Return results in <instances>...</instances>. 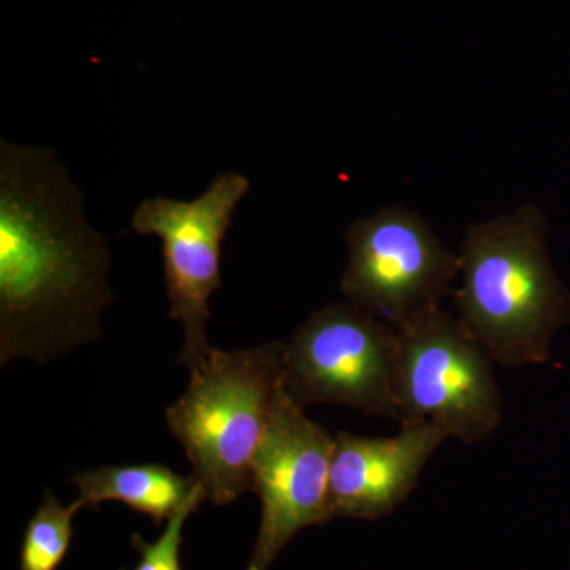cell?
I'll list each match as a JSON object with an SVG mask.
<instances>
[{"label": "cell", "instance_id": "6da1fadb", "mask_svg": "<svg viewBox=\"0 0 570 570\" xmlns=\"http://www.w3.org/2000/svg\"><path fill=\"white\" fill-rule=\"evenodd\" d=\"M107 238L89 224L85 195L39 146L0 141V362L47 365L102 337L111 305Z\"/></svg>", "mask_w": 570, "mask_h": 570}, {"label": "cell", "instance_id": "7a4b0ae2", "mask_svg": "<svg viewBox=\"0 0 570 570\" xmlns=\"http://www.w3.org/2000/svg\"><path fill=\"white\" fill-rule=\"evenodd\" d=\"M549 223L534 205L469 225L460 247L456 317L497 365L549 362L570 321V295L547 249Z\"/></svg>", "mask_w": 570, "mask_h": 570}, {"label": "cell", "instance_id": "3957f363", "mask_svg": "<svg viewBox=\"0 0 570 570\" xmlns=\"http://www.w3.org/2000/svg\"><path fill=\"white\" fill-rule=\"evenodd\" d=\"M285 348L279 341L235 352L213 347L165 412L195 480L216 508L253 491L254 456L283 387Z\"/></svg>", "mask_w": 570, "mask_h": 570}, {"label": "cell", "instance_id": "277c9868", "mask_svg": "<svg viewBox=\"0 0 570 570\" xmlns=\"http://www.w3.org/2000/svg\"><path fill=\"white\" fill-rule=\"evenodd\" d=\"M284 390L299 407L336 404L401 422L400 332L352 303L321 307L285 344Z\"/></svg>", "mask_w": 570, "mask_h": 570}, {"label": "cell", "instance_id": "5b68a950", "mask_svg": "<svg viewBox=\"0 0 570 570\" xmlns=\"http://www.w3.org/2000/svg\"><path fill=\"white\" fill-rule=\"evenodd\" d=\"M397 332L400 423L426 420L464 445L493 436L504 417L497 363L456 314L436 307Z\"/></svg>", "mask_w": 570, "mask_h": 570}, {"label": "cell", "instance_id": "8992f818", "mask_svg": "<svg viewBox=\"0 0 570 570\" xmlns=\"http://www.w3.org/2000/svg\"><path fill=\"white\" fill-rule=\"evenodd\" d=\"M250 183L245 175L225 171L194 200L146 198L132 216V230L163 242L164 277L171 321L181 322L184 344L179 363L194 371L213 351L206 337L212 317L209 299L223 287L220 257L232 219Z\"/></svg>", "mask_w": 570, "mask_h": 570}, {"label": "cell", "instance_id": "52a82bcc", "mask_svg": "<svg viewBox=\"0 0 570 570\" xmlns=\"http://www.w3.org/2000/svg\"><path fill=\"white\" fill-rule=\"evenodd\" d=\"M348 262L340 288L347 302L401 328L442 307L460 277V257L417 213L393 206L346 232Z\"/></svg>", "mask_w": 570, "mask_h": 570}, {"label": "cell", "instance_id": "ba28073f", "mask_svg": "<svg viewBox=\"0 0 570 570\" xmlns=\"http://www.w3.org/2000/svg\"><path fill=\"white\" fill-rule=\"evenodd\" d=\"M335 434L313 422L285 393H277L253 464L261 527L246 570H268L299 531L333 519L330 505Z\"/></svg>", "mask_w": 570, "mask_h": 570}, {"label": "cell", "instance_id": "9c48e42d", "mask_svg": "<svg viewBox=\"0 0 570 570\" xmlns=\"http://www.w3.org/2000/svg\"><path fill=\"white\" fill-rule=\"evenodd\" d=\"M400 426L393 438L335 434L330 474L333 519H384L411 497L448 436L426 420H406Z\"/></svg>", "mask_w": 570, "mask_h": 570}, {"label": "cell", "instance_id": "30bf717a", "mask_svg": "<svg viewBox=\"0 0 570 570\" xmlns=\"http://www.w3.org/2000/svg\"><path fill=\"white\" fill-rule=\"evenodd\" d=\"M73 483L86 508L119 501L148 515L157 527L167 523L198 487L194 475L183 478L164 464L88 469L78 472Z\"/></svg>", "mask_w": 570, "mask_h": 570}, {"label": "cell", "instance_id": "8fae6325", "mask_svg": "<svg viewBox=\"0 0 570 570\" xmlns=\"http://www.w3.org/2000/svg\"><path fill=\"white\" fill-rule=\"evenodd\" d=\"M86 505L80 498L69 505L47 491L22 539L20 570H58L70 549L73 520Z\"/></svg>", "mask_w": 570, "mask_h": 570}, {"label": "cell", "instance_id": "7c38bea8", "mask_svg": "<svg viewBox=\"0 0 570 570\" xmlns=\"http://www.w3.org/2000/svg\"><path fill=\"white\" fill-rule=\"evenodd\" d=\"M205 499L204 487L198 483L189 501L167 521L163 535L156 542H146L140 534H134L130 542L140 557L134 570H183L179 550H181L184 524L194 512H197Z\"/></svg>", "mask_w": 570, "mask_h": 570}]
</instances>
